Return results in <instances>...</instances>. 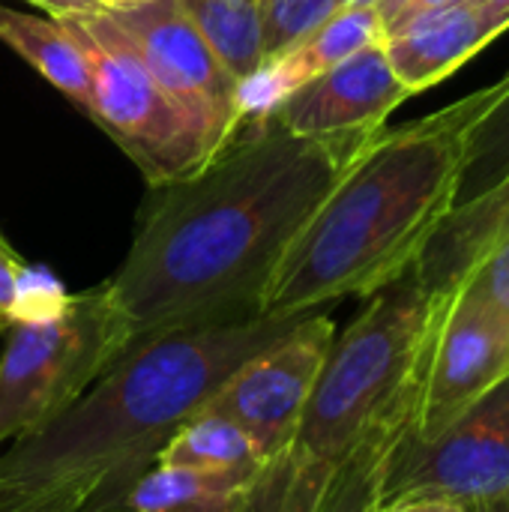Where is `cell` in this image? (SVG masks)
<instances>
[{
  "instance_id": "obj_19",
  "label": "cell",
  "mask_w": 509,
  "mask_h": 512,
  "mask_svg": "<svg viewBox=\"0 0 509 512\" xmlns=\"http://www.w3.org/2000/svg\"><path fill=\"white\" fill-rule=\"evenodd\" d=\"M411 414H402L381 426L375 435H369L351 459L333 474L327 483L315 512H381V483L387 456L399 438V432L408 426Z\"/></svg>"
},
{
  "instance_id": "obj_20",
  "label": "cell",
  "mask_w": 509,
  "mask_h": 512,
  "mask_svg": "<svg viewBox=\"0 0 509 512\" xmlns=\"http://www.w3.org/2000/svg\"><path fill=\"white\" fill-rule=\"evenodd\" d=\"M509 174V72L495 81V99L468 132L459 201L486 192ZM456 201V204H459Z\"/></svg>"
},
{
  "instance_id": "obj_23",
  "label": "cell",
  "mask_w": 509,
  "mask_h": 512,
  "mask_svg": "<svg viewBox=\"0 0 509 512\" xmlns=\"http://www.w3.org/2000/svg\"><path fill=\"white\" fill-rule=\"evenodd\" d=\"M96 498H99V483L96 480H78V483L33 495L15 507H6L3 512H90Z\"/></svg>"
},
{
  "instance_id": "obj_10",
  "label": "cell",
  "mask_w": 509,
  "mask_h": 512,
  "mask_svg": "<svg viewBox=\"0 0 509 512\" xmlns=\"http://www.w3.org/2000/svg\"><path fill=\"white\" fill-rule=\"evenodd\" d=\"M105 12L132 39L162 90L222 153L240 126L237 81L213 57L180 0H141Z\"/></svg>"
},
{
  "instance_id": "obj_12",
  "label": "cell",
  "mask_w": 509,
  "mask_h": 512,
  "mask_svg": "<svg viewBox=\"0 0 509 512\" xmlns=\"http://www.w3.org/2000/svg\"><path fill=\"white\" fill-rule=\"evenodd\" d=\"M509 30V18L480 0H456L417 12L384 33L381 45L408 93L450 78L462 63Z\"/></svg>"
},
{
  "instance_id": "obj_8",
  "label": "cell",
  "mask_w": 509,
  "mask_h": 512,
  "mask_svg": "<svg viewBox=\"0 0 509 512\" xmlns=\"http://www.w3.org/2000/svg\"><path fill=\"white\" fill-rule=\"evenodd\" d=\"M444 498L480 504L509 498V381L438 435L417 441L399 432L381 483V507Z\"/></svg>"
},
{
  "instance_id": "obj_28",
  "label": "cell",
  "mask_w": 509,
  "mask_h": 512,
  "mask_svg": "<svg viewBox=\"0 0 509 512\" xmlns=\"http://www.w3.org/2000/svg\"><path fill=\"white\" fill-rule=\"evenodd\" d=\"M465 512H509V498H501V501H480V504H465Z\"/></svg>"
},
{
  "instance_id": "obj_22",
  "label": "cell",
  "mask_w": 509,
  "mask_h": 512,
  "mask_svg": "<svg viewBox=\"0 0 509 512\" xmlns=\"http://www.w3.org/2000/svg\"><path fill=\"white\" fill-rule=\"evenodd\" d=\"M453 291L468 294V297L509 315V240H504L498 249H492Z\"/></svg>"
},
{
  "instance_id": "obj_17",
  "label": "cell",
  "mask_w": 509,
  "mask_h": 512,
  "mask_svg": "<svg viewBox=\"0 0 509 512\" xmlns=\"http://www.w3.org/2000/svg\"><path fill=\"white\" fill-rule=\"evenodd\" d=\"M153 465L219 474H261L267 459L234 420L201 408L162 444Z\"/></svg>"
},
{
  "instance_id": "obj_25",
  "label": "cell",
  "mask_w": 509,
  "mask_h": 512,
  "mask_svg": "<svg viewBox=\"0 0 509 512\" xmlns=\"http://www.w3.org/2000/svg\"><path fill=\"white\" fill-rule=\"evenodd\" d=\"M372 6H375V12H378V18H381L384 33H387V30H393L396 24H402L405 18H411V15L417 12L420 0H375Z\"/></svg>"
},
{
  "instance_id": "obj_26",
  "label": "cell",
  "mask_w": 509,
  "mask_h": 512,
  "mask_svg": "<svg viewBox=\"0 0 509 512\" xmlns=\"http://www.w3.org/2000/svg\"><path fill=\"white\" fill-rule=\"evenodd\" d=\"M42 6L51 18H69V15H90L102 9V0H30Z\"/></svg>"
},
{
  "instance_id": "obj_6",
  "label": "cell",
  "mask_w": 509,
  "mask_h": 512,
  "mask_svg": "<svg viewBox=\"0 0 509 512\" xmlns=\"http://www.w3.org/2000/svg\"><path fill=\"white\" fill-rule=\"evenodd\" d=\"M57 21L87 54L93 75L90 117L129 153L153 189L186 180L219 156L207 132L162 90L132 39L105 9Z\"/></svg>"
},
{
  "instance_id": "obj_2",
  "label": "cell",
  "mask_w": 509,
  "mask_h": 512,
  "mask_svg": "<svg viewBox=\"0 0 509 512\" xmlns=\"http://www.w3.org/2000/svg\"><path fill=\"white\" fill-rule=\"evenodd\" d=\"M300 318L249 315L138 339L66 414L0 453V512L78 480L99 483L90 512L123 510L162 444Z\"/></svg>"
},
{
  "instance_id": "obj_3",
  "label": "cell",
  "mask_w": 509,
  "mask_h": 512,
  "mask_svg": "<svg viewBox=\"0 0 509 512\" xmlns=\"http://www.w3.org/2000/svg\"><path fill=\"white\" fill-rule=\"evenodd\" d=\"M492 99L495 84L423 120L381 129L288 246L261 315H309L405 276L459 201L468 132Z\"/></svg>"
},
{
  "instance_id": "obj_15",
  "label": "cell",
  "mask_w": 509,
  "mask_h": 512,
  "mask_svg": "<svg viewBox=\"0 0 509 512\" xmlns=\"http://www.w3.org/2000/svg\"><path fill=\"white\" fill-rule=\"evenodd\" d=\"M258 474L153 465L126 492L129 512H246Z\"/></svg>"
},
{
  "instance_id": "obj_1",
  "label": "cell",
  "mask_w": 509,
  "mask_h": 512,
  "mask_svg": "<svg viewBox=\"0 0 509 512\" xmlns=\"http://www.w3.org/2000/svg\"><path fill=\"white\" fill-rule=\"evenodd\" d=\"M354 156L261 117L240 123L204 171L156 186L105 282L132 339L261 315L288 246Z\"/></svg>"
},
{
  "instance_id": "obj_11",
  "label": "cell",
  "mask_w": 509,
  "mask_h": 512,
  "mask_svg": "<svg viewBox=\"0 0 509 512\" xmlns=\"http://www.w3.org/2000/svg\"><path fill=\"white\" fill-rule=\"evenodd\" d=\"M408 96L384 45L372 42L285 96L267 117L288 135L360 153Z\"/></svg>"
},
{
  "instance_id": "obj_9",
  "label": "cell",
  "mask_w": 509,
  "mask_h": 512,
  "mask_svg": "<svg viewBox=\"0 0 509 512\" xmlns=\"http://www.w3.org/2000/svg\"><path fill=\"white\" fill-rule=\"evenodd\" d=\"M333 339L336 324L330 315H303L288 336L234 372L204 408L234 420L267 462L282 456L300 426Z\"/></svg>"
},
{
  "instance_id": "obj_14",
  "label": "cell",
  "mask_w": 509,
  "mask_h": 512,
  "mask_svg": "<svg viewBox=\"0 0 509 512\" xmlns=\"http://www.w3.org/2000/svg\"><path fill=\"white\" fill-rule=\"evenodd\" d=\"M504 240H509V174L486 192L459 201L441 219L411 270L435 300L453 291Z\"/></svg>"
},
{
  "instance_id": "obj_29",
  "label": "cell",
  "mask_w": 509,
  "mask_h": 512,
  "mask_svg": "<svg viewBox=\"0 0 509 512\" xmlns=\"http://www.w3.org/2000/svg\"><path fill=\"white\" fill-rule=\"evenodd\" d=\"M480 3L492 6L495 12H501V15H507V18H509V0H480Z\"/></svg>"
},
{
  "instance_id": "obj_27",
  "label": "cell",
  "mask_w": 509,
  "mask_h": 512,
  "mask_svg": "<svg viewBox=\"0 0 509 512\" xmlns=\"http://www.w3.org/2000/svg\"><path fill=\"white\" fill-rule=\"evenodd\" d=\"M381 512H465V507L456 501H444V498H414V501L381 507Z\"/></svg>"
},
{
  "instance_id": "obj_24",
  "label": "cell",
  "mask_w": 509,
  "mask_h": 512,
  "mask_svg": "<svg viewBox=\"0 0 509 512\" xmlns=\"http://www.w3.org/2000/svg\"><path fill=\"white\" fill-rule=\"evenodd\" d=\"M24 282H27V270L0 234V336L9 333V327L18 318Z\"/></svg>"
},
{
  "instance_id": "obj_30",
  "label": "cell",
  "mask_w": 509,
  "mask_h": 512,
  "mask_svg": "<svg viewBox=\"0 0 509 512\" xmlns=\"http://www.w3.org/2000/svg\"><path fill=\"white\" fill-rule=\"evenodd\" d=\"M129 3H141V0H102V9H120V6H129Z\"/></svg>"
},
{
  "instance_id": "obj_16",
  "label": "cell",
  "mask_w": 509,
  "mask_h": 512,
  "mask_svg": "<svg viewBox=\"0 0 509 512\" xmlns=\"http://www.w3.org/2000/svg\"><path fill=\"white\" fill-rule=\"evenodd\" d=\"M0 39L24 57L45 81L87 114L93 111V75L87 54L57 18H36L0 6Z\"/></svg>"
},
{
  "instance_id": "obj_7",
  "label": "cell",
  "mask_w": 509,
  "mask_h": 512,
  "mask_svg": "<svg viewBox=\"0 0 509 512\" xmlns=\"http://www.w3.org/2000/svg\"><path fill=\"white\" fill-rule=\"evenodd\" d=\"M509 381V315L468 294L435 297L408 435L426 441Z\"/></svg>"
},
{
  "instance_id": "obj_4",
  "label": "cell",
  "mask_w": 509,
  "mask_h": 512,
  "mask_svg": "<svg viewBox=\"0 0 509 512\" xmlns=\"http://www.w3.org/2000/svg\"><path fill=\"white\" fill-rule=\"evenodd\" d=\"M366 300L333 339L291 444L261 468L246 512H315L351 453L390 420L411 414L435 300L414 270Z\"/></svg>"
},
{
  "instance_id": "obj_5",
  "label": "cell",
  "mask_w": 509,
  "mask_h": 512,
  "mask_svg": "<svg viewBox=\"0 0 509 512\" xmlns=\"http://www.w3.org/2000/svg\"><path fill=\"white\" fill-rule=\"evenodd\" d=\"M0 354V444L36 435L66 414L129 348L132 330L108 285L63 294L54 285L24 297Z\"/></svg>"
},
{
  "instance_id": "obj_13",
  "label": "cell",
  "mask_w": 509,
  "mask_h": 512,
  "mask_svg": "<svg viewBox=\"0 0 509 512\" xmlns=\"http://www.w3.org/2000/svg\"><path fill=\"white\" fill-rule=\"evenodd\" d=\"M384 27L375 6H345L330 21L297 39L282 54L261 63V69L237 87L240 123L267 117L285 96L324 75L354 51L381 42Z\"/></svg>"
},
{
  "instance_id": "obj_18",
  "label": "cell",
  "mask_w": 509,
  "mask_h": 512,
  "mask_svg": "<svg viewBox=\"0 0 509 512\" xmlns=\"http://www.w3.org/2000/svg\"><path fill=\"white\" fill-rule=\"evenodd\" d=\"M195 30L237 81H249L264 63L261 0H180Z\"/></svg>"
},
{
  "instance_id": "obj_21",
  "label": "cell",
  "mask_w": 509,
  "mask_h": 512,
  "mask_svg": "<svg viewBox=\"0 0 509 512\" xmlns=\"http://www.w3.org/2000/svg\"><path fill=\"white\" fill-rule=\"evenodd\" d=\"M345 6L348 0H261L264 60L282 54Z\"/></svg>"
}]
</instances>
